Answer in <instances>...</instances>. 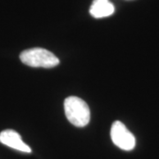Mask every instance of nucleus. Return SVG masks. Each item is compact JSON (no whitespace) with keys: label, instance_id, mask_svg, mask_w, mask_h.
Segmentation results:
<instances>
[{"label":"nucleus","instance_id":"f257e3e1","mask_svg":"<svg viewBox=\"0 0 159 159\" xmlns=\"http://www.w3.org/2000/svg\"><path fill=\"white\" fill-rule=\"evenodd\" d=\"M66 117L75 126L83 127L90 121V110L85 101L77 97H67L64 102Z\"/></svg>","mask_w":159,"mask_h":159},{"label":"nucleus","instance_id":"f03ea898","mask_svg":"<svg viewBox=\"0 0 159 159\" xmlns=\"http://www.w3.org/2000/svg\"><path fill=\"white\" fill-rule=\"evenodd\" d=\"M21 62L31 67L52 68L59 64V59L52 52L43 48H32L20 55Z\"/></svg>","mask_w":159,"mask_h":159},{"label":"nucleus","instance_id":"7ed1b4c3","mask_svg":"<svg viewBox=\"0 0 159 159\" xmlns=\"http://www.w3.org/2000/svg\"><path fill=\"white\" fill-rule=\"evenodd\" d=\"M111 137L113 143L119 148L129 151L135 147V138L122 122L115 121L111 129Z\"/></svg>","mask_w":159,"mask_h":159},{"label":"nucleus","instance_id":"20e7f679","mask_svg":"<svg viewBox=\"0 0 159 159\" xmlns=\"http://www.w3.org/2000/svg\"><path fill=\"white\" fill-rule=\"evenodd\" d=\"M0 142L21 152L30 153L32 151L29 145L23 142L20 134L11 129H6L0 133Z\"/></svg>","mask_w":159,"mask_h":159},{"label":"nucleus","instance_id":"39448f33","mask_svg":"<svg viewBox=\"0 0 159 159\" xmlns=\"http://www.w3.org/2000/svg\"><path fill=\"white\" fill-rule=\"evenodd\" d=\"M114 6L109 0H94L89 9L91 16L97 19L105 18L113 14Z\"/></svg>","mask_w":159,"mask_h":159}]
</instances>
